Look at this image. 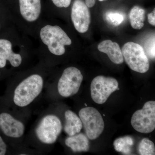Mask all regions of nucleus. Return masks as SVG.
I'll return each instance as SVG.
<instances>
[{
	"label": "nucleus",
	"instance_id": "nucleus-5",
	"mask_svg": "<svg viewBox=\"0 0 155 155\" xmlns=\"http://www.w3.org/2000/svg\"><path fill=\"white\" fill-rule=\"evenodd\" d=\"M62 130V123L58 116L48 115L41 120L35 129V134L41 142L51 144L57 140Z\"/></svg>",
	"mask_w": 155,
	"mask_h": 155
},
{
	"label": "nucleus",
	"instance_id": "nucleus-21",
	"mask_svg": "<svg viewBox=\"0 0 155 155\" xmlns=\"http://www.w3.org/2000/svg\"><path fill=\"white\" fill-rule=\"evenodd\" d=\"M55 5L58 8H68L70 4L71 0H51Z\"/></svg>",
	"mask_w": 155,
	"mask_h": 155
},
{
	"label": "nucleus",
	"instance_id": "nucleus-9",
	"mask_svg": "<svg viewBox=\"0 0 155 155\" xmlns=\"http://www.w3.org/2000/svg\"><path fill=\"white\" fill-rule=\"evenodd\" d=\"M71 18L75 29L80 33L88 30L91 14L88 7L82 0H75L71 12Z\"/></svg>",
	"mask_w": 155,
	"mask_h": 155
},
{
	"label": "nucleus",
	"instance_id": "nucleus-14",
	"mask_svg": "<svg viewBox=\"0 0 155 155\" xmlns=\"http://www.w3.org/2000/svg\"><path fill=\"white\" fill-rule=\"evenodd\" d=\"M65 144L74 153L87 152L89 149L88 137L83 133L69 136L65 140Z\"/></svg>",
	"mask_w": 155,
	"mask_h": 155
},
{
	"label": "nucleus",
	"instance_id": "nucleus-8",
	"mask_svg": "<svg viewBox=\"0 0 155 155\" xmlns=\"http://www.w3.org/2000/svg\"><path fill=\"white\" fill-rule=\"evenodd\" d=\"M119 83L115 78L99 75L94 78L91 84V93L94 101L99 104L106 102L109 97L118 89Z\"/></svg>",
	"mask_w": 155,
	"mask_h": 155
},
{
	"label": "nucleus",
	"instance_id": "nucleus-7",
	"mask_svg": "<svg viewBox=\"0 0 155 155\" xmlns=\"http://www.w3.org/2000/svg\"><path fill=\"white\" fill-rule=\"evenodd\" d=\"M83 79V75L79 69L75 67H68L64 70L58 81L59 94L64 97H69L76 94Z\"/></svg>",
	"mask_w": 155,
	"mask_h": 155
},
{
	"label": "nucleus",
	"instance_id": "nucleus-20",
	"mask_svg": "<svg viewBox=\"0 0 155 155\" xmlns=\"http://www.w3.org/2000/svg\"><path fill=\"white\" fill-rule=\"evenodd\" d=\"M155 36H153L146 42L144 47L146 54H147L149 58L155 59Z\"/></svg>",
	"mask_w": 155,
	"mask_h": 155
},
{
	"label": "nucleus",
	"instance_id": "nucleus-10",
	"mask_svg": "<svg viewBox=\"0 0 155 155\" xmlns=\"http://www.w3.org/2000/svg\"><path fill=\"white\" fill-rule=\"evenodd\" d=\"M0 128L5 135L14 138L22 137L25 129L22 122L5 112L0 114Z\"/></svg>",
	"mask_w": 155,
	"mask_h": 155
},
{
	"label": "nucleus",
	"instance_id": "nucleus-16",
	"mask_svg": "<svg viewBox=\"0 0 155 155\" xmlns=\"http://www.w3.org/2000/svg\"><path fill=\"white\" fill-rule=\"evenodd\" d=\"M145 14L144 10L138 6H135L131 9L129 17L132 28L135 29H140L143 27Z\"/></svg>",
	"mask_w": 155,
	"mask_h": 155
},
{
	"label": "nucleus",
	"instance_id": "nucleus-2",
	"mask_svg": "<svg viewBox=\"0 0 155 155\" xmlns=\"http://www.w3.org/2000/svg\"><path fill=\"white\" fill-rule=\"evenodd\" d=\"M40 35L43 42L48 46L50 51L55 55L64 54L65 46L72 44L67 33L58 25H46L41 28Z\"/></svg>",
	"mask_w": 155,
	"mask_h": 155
},
{
	"label": "nucleus",
	"instance_id": "nucleus-22",
	"mask_svg": "<svg viewBox=\"0 0 155 155\" xmlns=\"http://www.w3.org/2000/svg\"><path fill=\"white\" fill-rule=\"evenodd\" d=\"M7 151V147L4 140L0 136V155L5 154Z\"/></svg>",
	"mask_w": 155,
	"mask_h": 155
},
{
	"label": "nucleus",
	"instance_id": "nucleus-18",
	"mask_svg": "<svg viewBox=\"0 0 155 155\" xmlns=\"http://www.w3.org/2000/svg\"><path fill=\"white\" fill-rule=\"evenodd\" d=\"M139 153L141 155H154L155 147L154 143L149 139H143L139 144Z\"/></svg>",
	"mask_w": 155,
	"mask_h": 155
},
{
	"label": "nucleus",
	"instance_id": "nucleus-4",
	"mask_svg": "<svg viewBox=\"0 0 155 155\" xmlns=\"http://www.w3.org/2000/svg\"><path fill=\"white\" fill-rule=\"evenodd\" d=\"M79 117L87 137L90 140L96 139L104 129V122L97 110L92 107L82 108L79 112Z\"/></svg>",
	"mask_w": 155,
	"mask_h": 155
},
{
	"label": "nucleus",
	"instance_id": "nucleus-3",
	"mask_svg": "<svg viewBox=\"0 0 155 155\" xmlns=\"http://www.w3.org/2000/svg\"><path fill=\"white\" fill-rule=\"evenodd\" d=\"M122 51L125 62L130 69L141 73L148 71L149 61L144 49L140 45L128 42L123 46Z\"/></svg>",
	"mask_w": 155,
	"mask_h": 155
},
{
	"label": "nucleus",
	"instance_id": "nucleus-25",
	"mask_svg": "<svg viewBox=\"0 0 155 155\" xmlns=\"http://www.w3.org/2000/svg\"><path fill=\"white\" fill-rule=\"evenodd\" d=\"M100 2H103V1H104V0H99Z\"/></svg>",
	"mask_w": 155,
	"mask_h": 155
},
{
	"label": "nucleus",
	"instance_id": "nucleus-13",
	"mask_svg": "<svg viewBox=\"0 0 155 155\" xmlns=\"http://www.w3.org/2000/svg\"><path fill=\"white\" fill-rule=\"evenodd\" d=\"M97 48L100 51L107 54L114 64H120L124 62L122 50L117 43L107 40L100 43Z\"/></svg>",
	"mask_w": 155,
	"mask_h": 155
},
{
	"label": "nucleus",
	"instance_id": "nucleus-15",
	"mask_svg": "<svg viewBox=\"0 0 155 155\" xmlns=\"http://www.w3.org/2000/svg\"><path fill=\"white\" fill-rule=\"evenodd\" d=\"M66 123L64 126L65 132L69 136L80 133L83 127L82 122L79 116L70 110H67L65 113Z\"/></svg>",
	"mask_w": 155,
	"mask_h": 155
},
{
	"label": "nucleus",
	"instance_id": "nucleus-19",
	"mask_svg": "<svg viewBox=\"0 0 155 155\" xmlns=\"http://www.w3.org/2000/svg\"><path fill=\"white\" fill-rule=\"evenodd\" d=\"M105 17L108 23L114 26H118L122 23L124 19V15L118 12H107Z\"/></svg>",
	"mask_w": 155,
	"mask_h": 155
},
{
	"label": "nucleus",
	"instance_id": "nucleus-1",
	"mask_svg": "<svg viewBox=\"0 0 155 155\" xmlns=\"http://www.w3.org/2000/svg\"><path fill=\"white\" fill-rule=\"evenodd\" d=\"M43 85V79L41 75L34 74L27 77L14 91V104L21 107L28 106L40 94Z\"/></svg>",
	"mask_w": 155,
	"mask_h": 155
},
{
	"label": "nucleus",
	"instance_id": "nucleus-24",
	"mask_svg": "<svg viewBox=\"0 0 155 155\" xmlns=\"http://www.w3.org/2000/svg\"><path fill=\"white\" fill-rule=\"evenodd\" d=\"M96 0H85V4L88 8H92L95 4Z\"/></svg>",
	"mask_w": 155,
	"mask_h": 155
},
{
	"label": "nucleus",
	"instance_id": "nucleus-11",
	"mask_svg": "<svg viewBox=\"0 0 155 155\" xmlns=\"http://www.w3.org/2000/svg\"><path fill=\"white\" fill-rule=\"evenodd\" d=\"M7 61L13 67H17L22 63V57L13 51L11 41L2 39H0V68L5 67Z\"/></svg>",
	"mask_w": 155,
	"mask_h": 155
},
{
	"label": "nucleus",
	"instance_id": "nucleus-17",
	"mask_svg": "<svg viewBox=\"0 0 155 155\" xmlns=\"http://www.w3.org/2000/svg\"><path fill=\"white\" fill-rule=\"evenodd\" d=\"M134 144V140L130 136L119 137L115 140L114 143V148L116 151L126 155L131 153Z\"/></svg>",
	"mask_w": 155,
	"mask_h": 155
},
{
	"label": "nucleus",
	"instance_id": "nucleus-12",
	"mask_svg": "<svg viewBox=\"0 0 155 155\" xmlns=\"http://www.w3.org/2000/svg\"><path fill=\"white\" fill-rule=\"evenodd\" d=\"M20 13L28 22L38 19L41 11V0H19Z\"/></svg>",
	"mask_w": 155,
	"mask_h": 155
},
{
	"label": "nucleus",
	"instance_id": "nucleus-23",
	"mask_svg": "<svg viewBox=\"0 0 155 155\" xmlns=\"http://www.w3.org/2000/svg\"><path fill=\"white\" fill-rule=\"evenodd\" d=\"M155 9L150 14H148V18L149 22L151 25L155 26Z\"/></svg>",
	"mask_w": 155,
	"mask_h": 155
},
{
	"label": "nucleus",
	"instance_id": "nucleus-6",
	"mask_svg": "<svg viewBox=\"0 0 155 155\" xmlns=\"http://www.w3.org/2000/svg\"><path fill=\"white\" fill-rule=\"evenodd\" d=\"M131 124L140 133L148 134L155 128V102H147L141 110L136 111L132 115Z\"/></svg>",
	"mask_w": 155,
	"mask_h": 155
}]
</instances>
